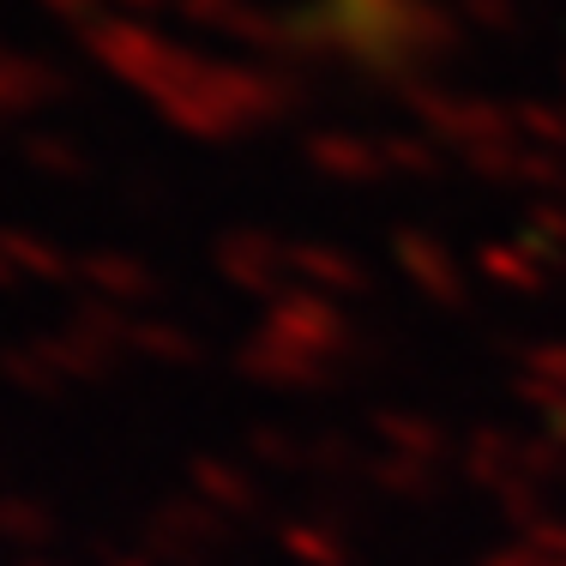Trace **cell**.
Instances as JSON below:
<instances>
[{
  "mask_svg": "<svg viewBox=\"0 0 566 566\" xmlns=\"http://www.w3.org/2000/svg\"><path fill=\"white\" fill-rule=\"evenodd\" d=\"M326 7H332V19H338L361 49H374V43H386V36L398 31V7H403V0H326Z\"/></svg>",
  "mask_w": 566,
  "mask_h": 566,
  "instance_id": "1",
  "label": "cell"
}]
</instances>
